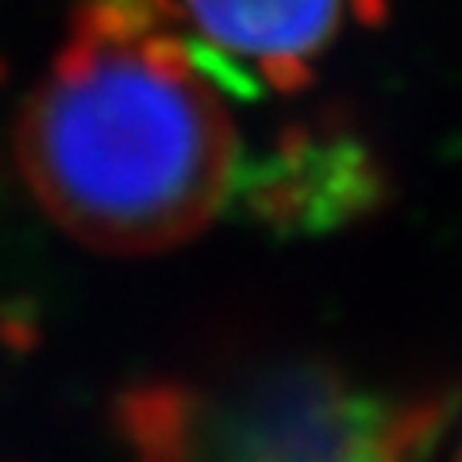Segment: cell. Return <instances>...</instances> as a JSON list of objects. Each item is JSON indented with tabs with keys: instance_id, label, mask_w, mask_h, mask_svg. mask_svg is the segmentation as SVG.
Returning a JSON list of instances; mask_svg holds the SVG:
<instances>
[{
	"instance_id": "6da1fadb",
	"label": "cell",
	"mask_w": 462,
	"mask_h": 462,
	"mask_svg": "<svg viewBox=\"0 0 462 462\" xmlns=\"http://www.w3.org/2000/svg\"><path fill=\"white\" fill-rule=\"evenodd\" d=\"M39 208L78 243L154 254L227 205L236 127L170 0H81L16 124Z\"/></svg>"
},
{
	"instance_id": "7a4b0ae2",
	"label": "cell",
	"mask_w": 462,
	"mask_h": 462,
	"mask_svg": "<svg viewBox=\"0 0 462 462\" xmlns=\"http://www.w3.org/2000/svg\"><path fill=\"white\" fill-rule=\"evenodd\" d=\"M436 428V401L385 397L316 355L147 385L124 404L139 462H424Z\"/></svg>"
},
{
	"instance_id": "3957f363",
	"label": "cell",
	"mask_w": 462,
	"mask_h": 462,
	"mask_svg": "<svg viewBox=\"0 0 462 462\" xmlns=\"http://www.w3.org/2000/svg\"><path fill=\"white\" fill-rule=\"evenodd\" d=\"M385 178L355 135L293 127L263 154L236 162V205L282 236H324L378 208Z\"/></svg>"
},
{
	"instance_id": "277c9868",
	"label": "cell",
	"mask_w": 462,
	"mask_h": 462,
	"mask_svg": "<svg viewBox=\"0 0 462 462\" xmlns=\"http://www.w3.org/2000/svg\"><path fill=\"white\" fill-rule=\"evenodd\" d=\"M355 0H181V23L200 35L197 51L212 78L247 89L258 78L282 89L309 81V66L336 42Z\"/></svg>"
},
{
	"instance_id": "5b68a950",
	"label": "cell",
	"mask_w": 462,
	"mask_h": 462,
	"mask_svg": "<svg viewBox=\"0 0 462 462\" xmlns=\"http://www.w3.org/2000/svg\"><path fill=\"white\" fill-rule=\"evenodd\" d=\"M455 462H462V447H458V455H455Z\"/></svg>"
}]
</instances>
